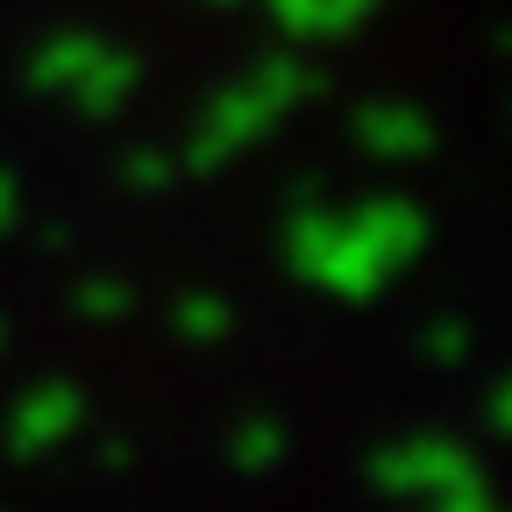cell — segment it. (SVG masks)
Instances as JSON below:
<instances>
[{
  "instance_id": "cell-1",
  "label": "cell",
  "mask_w": 512,
  "mask_h": 512,
  "mask_svg": "<svg viewBox=\"0 0 512 512\" xmlns=\"http://www.w3.org/2000/svg\"><path fill=\"white\" fill-rule=\"evenodd\" d=\"M420 242H427L420 207L370 200L356 214H299L285 228V264L335 299H370L377 285H392L413 264Z\"/></svg>"
},
{
  "instance_id": "cell-2",
  "label": "cell",
  "mask_w": 512,
  "mask_h": 512,
  "mask_svg": "<svg viewBox=\"0 0 512 512\" xmlns=\"http://www.w3.org/2000/svg\"><path fill=\"white\" fill-rule=\"evenodd\" d=\"M470 477H484L477 456L463 441H441V434H413V441H399V448H384V456H377V484L384 491H406V498H441V491H456Z\"/></svg>"
},
{
  "instance_id": "cell-3",
  "label": "cell",
  "mask_w": 512,
  "mask_h": 512,
  "mask_svg": "<svg viewBox=\"0 0 512 512\" xmlns=\"http://www.w3.org/2000/svg\"><path fill=\"white\" fill-rule=\"evenodd\" d=\"M79 420H86L79 384H36V392H22L15 413H8V448H15V463L57 456V448L79 434Z\"/></svg>"
},
{
  "instance_id": "cell-4",
  "label": "cell",
  "mask_w": 512,
  "mask_h": 512,
  "mask_svg": "<svg viewBox=\"0 0 512 512\" xmlns=\"http://www.w3.org/2000/svg\"><path fill=\"white\" fill-rule=\"evenodd\" d=\"M363 143H370L377 157H420V150H427V121H413L406 107H377V114L363 121Z\"/></svg>"
},
{
  "instance_id": "cell-5",
  "label": "cell",
  "mask_w": 512,
  "mask_h": 512,
  "mask_svg": "<svg viewBox=\"0 0 512 512\" xmlns=\"http://www.w3.org/2000/svg\"><path fill=\"white\" fill-rule=\"evenodd\" d=\"M228 328H235V306L228 299H214V292H185L178 299V335L185 342H228Z\"/></svg>"
},
{
  "instance_id": "cell-6",
  "label": "cell",
  "mask_w": 512,
  "mask_h": 512,
  "mask_svg": "<svg viewBox=\"0 0 512 512\" xmlns=\"http://www.w3.org/2000/svg\"><path fill=\"white\" fill-rule=\"evenodd\" d=\"M228 463L249 470V477H256V470H278V463H285V427H278V420H249L242 434H228Z\"/></svg>"
},
{
  "instance_id": "cell-7",
  "label": "cell",
  "mask_w": 512,
  "mask_h": 512,
  "mask_svg": "<svg viewBox=\"0 0 512 512\" xmlns=\"http://www.w3.org/2000/svg\"><path fill=\"white\" fill-rule=\"evenodd\" d=\"M79 313H93V320L128 313V285H121V278H86V285H79Z\"/></svg>"
},
{
  "instance_id": "cell-8",
  "label": "cell",
  "mask_w": 512,
  "mask_h": 512,
  "mask_svg": "<svg viewBox=\"0 0 512 512\" xmlns=\"http://www.w3.org/2000/svg\"><path fill=\"white\" fill-rule=\"evenodd\" d=\"M427 356L434 363H463L470 356V328H463V320H434V328H427Z\"/></svg>"
},
{
  "instance_id": "cell-9",
  "label": "cell",
  "mask_w": 512,
  "mask_h": 512,
  "mask_svg": "<svg viewBox=\"0 0 512 512\" xmlns=\"http://www.w3.org/2000/svg\"><path fill=\"white\" fill-rule=\"evenodd\" d=\"M434 512H505L491 491H484V477H470V484H456V491H441V498H427Z\"/></svg>"
},
{
  "instance_id": "cell-10",
  "label": "cell",
  "mask_w": 512,
  "mask_h": 512,
  "mask_svg": "<svg viewBox=\"0 0 512 512\" xmlns=\"http://www.w3.org/2000/svg\"><path fill=\"white\" fill-rule=\"evenodd\" d=\"M491 420H498V427H505V434H512V384H505V392H498V399H491Z\"/></svg>"
}]
</instances>
